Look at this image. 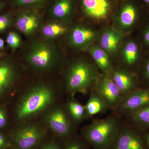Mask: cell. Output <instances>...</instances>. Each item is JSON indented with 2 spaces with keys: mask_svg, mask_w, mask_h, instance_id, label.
Instances as JSON below:
<instances>
[{
  "mask_svg": "<svg viewBox=\"0 0 149 149\" xmlns=\"http://www.w3.org/2000/svg\"><path fill=\"white\" fill-rule=\"evenodd\" d=\"M144 42L146 45H149V27L144 32L143 36Z\"/></svg>",
  "mask_w": 149,
  "mask_h": 149,
  "instance_id": "4dcf8cb0",
  "label": "cell"
},
{
  "mask_svg": "<svg viewBox=\"0 0 149 149\" xmlns=\"http://www.w3.org/2000/svg\"><path fill=\"white\" fill-rule=\"evenodd\" d=\"M72 7L71 0H57L52 8V14L56 18L63 19L69 16Z\"/></svg>",
  "mask_w": 149,
  "mask_h": 149,
  "instance_id": "44dd1931",
  "label": "cell"
},
{
  "mask_svg": "<svg viewBox=\"0 0 149 149\" xmlns=\"http://www.w3.org/2000/svg\"><path fill=\"white\" fill-rule=\"evenodd\" d=\"M39 149H60V147L57 143L51 141L43 144Z\"/></svg>",
  "mask_w": 149,
  "mask_h": 149,
  "instance_id": "4316f807",
  "label": "cell"
},
{
  "mask_svg": "<svg viewBox=\"0 0 149 149\" xmlns=\"http://www.w3.org/2000/svg\"><path fill=\"white\" fill-rule=\"evenodd\" d=\"M118 118L111 116L93 121L83 129V137L95 149H109L120 127Z\"/></svg>",
  "mask_w": 149,
  "mask_h": 149,
  "instance_id": "7a4b0ae2",
  "label": "cell"
},
{
  "mask_svg": "<svg viewBox=\"0 0 149 149\" xmlns=\"http://www.w3.org/2000/svg\"><path fill=\"white\" fill-rule=\"evenodd\" d=\"M15 77V72L10 65L8 63L0 64V94L11 85Z\"/></svg>",
  "mask_w": 149,
  "mask_h": 149,
  "instance_id": "ffe728a7",
  "label": "cell"
},
{
  "mask_svg": "<svg viewBox=\"0 0 149 149\" xmlns=\"http://www.w3.org/2000/svg\"><path fill=\"white\" fill-rule=\"evenodd\" d=\"M4 46V42L3 40L0 38V49H3Z\"/></svg>",
  "mask_w": 149,
  "mask_h": 149,
  "instance_id": "836d02e7",
  "label": "cell"
},
{
  "mask_svg": "<svg viewBox=\"0 0 149 149\" xmlns=\"http://www.w3.org/2000/svg\"><path fill=\"white\" fill-rule=\"evenodd\" d=\"M0 9H1V6H0Z\"/></svg>",
  "mask_w": 149,
  "mask_h": 149,
  "instance_id": "74e56055",
  "label": "cell"
},
{
  "mask_svg": "<svg viewBox=\"0 0 149 149\" xmlns=\"http://www.w3.org/2000/svg\"><path fill=\"white\" fill-rule=\"evenodd\" d=\"M8 26L0 22V31L4 30Z\"/></svg>",
  "mask_w": 149,
  "mask_h": 149,
  "instance_id": "d6a6232c",
  "label": "cell"
},
{
  "mask_svg": "<svg viewBox=\"0 0 149 149\" xmlns=\"http://www.w3.org/2000/svg\"><path fill=\"white\" fill-rule=\"evenodd\" d=\"M67 31L66 27L63 24L57 22H52L44 26L42 33L46 38H53L64 35Z\"/></svg>",
  "mask_w": 149,
  "mask_h": 149,
  "instance_id": "603a6c76",
  "label": "cell"
},
{
  "mask_svg": "<svg viewBox=\"0 0 149 149\" xmlns=\"http://www.w3.org/2000/svg\"><path fill=\"white\" fill-rule=\"evenodd\" d=\"M94 90L109 108H117L124 97L109 74L100 75Z\"/></svg>",
  "mask_w": 149,
  "mask_h": 149,
  "instance_id": "52a82bcc",
  "label": "cell"
},
{
  "mask_svg": "<svg viewBox=\"0 0 149 149\" xmlns=\"http://www.w3.org/2000/svg\"><path fill=\"white\" fill-rule=\"evenodd\" d=\"M90 53L96 65L104 74H110L113 70L109 54L100 47L93 46Z\"/></svg>",
  "mask_w": 149,
  "mask_h": 149,
  "instance_id": "9a60e30c",
  "label": "cell"
},
{
  "mask_svg": "<svg viewBox=\"0 0 149 149\" xmlns=\"http://www.w3.org/2000/svg\"><path fill=\"white\" fill-rule=\"evenodd\" d=\"M7 123V118L3 110L0 109V128L4 127Z\"/></svg>",
  "mask_w": 149,
  "mask_h": 149,
  "instance_id": "f1b7e54d",
  "label": "cell"
},
{
  "mask_svg": "<svg viewBox=\"0 0 149 149\" xmlns=\"http://www.w3.org/2000/svg\"><path fill=\"white\" fill-rule=\"evenodd\" d=\"M3 147L2 146V145H1V144L0 143V149L1 148H3Z\"/></svg>",
  "mask_w": 149,
  "mask_h": 149,
  "instance_id": "d590c367",
  "label": "cell"
},
{
  "mask_svg": "<svg viewBox=\"0 0 149 149\" xmlns=\"http://www.w3.org/2000/svg\"><path fill=\"white\" fill-rule=\"evenodd\" d=\"M45 134V128L40 125H23L14 133V143L19 149H31L42 141Z\"/></svg>",
  "mask_w": 149,
  "mask_h": 149,
  "instance_id": "ba28073f",
  "label": "cell"
},
{
  "mask_svg": "<svg viewBox=\"0 0 149 149\" xmlns=\"http://www.w3.org/2000/svg\"><path fill=\"white\" fill-rule=\"evenodd\" d=\"M149 105V86L139 88L124 96L116 109L119 113L129 115Z\"/></svg>",
  "mask_w": 149,
  "mask_h": 149,
  "instance_id": "9c48e42d",
  "label": "cell"
},
{
  "mask_svg": "<svg viewBox=\"0 0 149 149\" xmlns=\"http://www.w3.org/2000/svg\"><path fill=\"white\" fill-rule=\"evenodd\" d=\"M15 24L17 29L24 35H31L40 29L41 19L37 13L27 12L18 15Z\"/></svg>",
  "mask_w": 149,
  "mask_h": 149,
  "instance_id": "8fae6325",
  "label": "cell"
},
{
  "mask_svg": "<svg viewBox=\"0 0 149 149\" xmlns=\"http://www.w3.org/2000/svg\"><path fill=\"white\" fill-rule=\"evenodd\" d=\"M66 109L72 120L80 122L86 118L85 106L73 100L68 102Z\"/></svg>",
  "mask_w": 149,
  "mask_h": 149,
  "instance_id": "7402d4cb",
  "label": "cell"
},
{
  "mask_svg": "<svg viewBox=\"0 0 149 149\" xmlns=\"http://www.w3.org/2000/svg\"><path fill=\"white\" fill-rule=\"evenodd\" d=\"M82 4L86 15L98 20L106 18L110 9L108 0H83Z\"/></svg>",
  "mask_w": 149,
  "mask_h": 149,
  "instance_id": "7c38bea8",
  "label": "cell"
},
{
  "mask_svg": "<svg viewBox=\"0 0 149 149\" xmlns=\"http://www.w3.org/2000/svg\"><path fill=\"white\" fill-rule=\"evenodd\" d=\"M128 115L136 128L144 132L149 130V105Z\"/></svg>",
  "mask_w": 149,
  "mask_h": 149,
  "instance_id": "d6986e66",
  "label": "cell"
},
{
  "mask_svg": "<svg viewBox=\"0 0 149 149\" xmlns=\"http://www.w3.org/2000/svg\"><path fill=\"white\" fill-rule=\"evenodd\" d=\"M72 120L66 109L59 107L51 109L45 117L49 128L56 135L63 138L68 137L72 133Z\"/></svg>",
  "mask_w": 149,
  "mask_h": 149,
  "instance_id": "8992f818",
  "label": "cell"
},
{
  "mask_svg": "<svg viewBox=\"0 0 149 149\" xmlns=\"http://www.w3.org/2000/svg\"><path fill=\"white\" fill-rule=\"evenodd\" d=\"M58 54L54 47L43 41H36L30 46L26 60L31 66L40 70L50 69L56 64Z\"/></svg>",
  "mask_w": 149,
  "mask_h": 149,
  "instance_id": "277c9868",
  "label": "cell"
},
{
  "mask_svg": "<svg viewBox=\"0 0 149 149\" xmlns=\"http://www.w3.org/2000/svg\"><path fill=\"white\" fill-rule=\"evenodd\" d=\"M109 74L124 96L139 88L138 77L133 72L124 69H113Z\"/></svg>",
  "mask_w": 149,
  "mask_h": 149,
  "instance_id": "30bf717a",
  "label": "cell"
},
{
  "mask_svg": "<svg viewBox=\"0 0 149 149\" xmlns=\"http://www.w3.org/2000/svg\"><path fill=\"white\" fill-rule=\"evenodd\" d=\"M8 45L12 49L18 47L21 43V39L19 35L15 32H10L7 37Z\"/></svg>",
  "mask_w": 149,
  "mask_h": 149,
  "instance_id": "cb8c5ba5",
  "label": "cell"
},
{
  "mask_svg": "<svg viewBox=\"0 0 149 149\" xmlns=\"http://www.w3.org/2000/svg\"><path fill=\"white\" fill-rule=\"evenodd\" d=\"M143 73L145 80L149 85V58L144 65Z\"/></svg>",
  "mask_w": 149,
  "mask_h": 149,
  "instance_id": "83f0119b",
  "label": "cell"
},
{
  "mask_svg": "<svg viewBox=\"0 0 149 149\" xmlns=\"http://www.w3.org/2000/svg\"><path fill=\"white\" fill-rule=\"evenodd\" d=\"M52 89L45 85H37L23 95L17 107V118L23 120L42 112L49 107L54 101Z\"/></svg>",
  "mask_w": 149,
  "mask_h": 149,
  "instance_id": "6da1fadb",
  "label": "cell"
},
{
  "mask_svg": "<svg viewBox=\"0 0 149 149\" xmlns=\"http://www.w3.org/2000/svg\"><path fill=\"white\" fill-rule=\"evenodd\" d=\"M63 149H87L82 142L77 140H72L67 143Z\"/></svg>",
  "mask_w": 149,
  "mask_h": 149,
  "instance_id": "d4e9b609",
  "label": "cell"
},
{
  "mask_svg": "<svg viewBox=\"0 0 149 149\" xmlns=\"http://www.w3.org/2000/svg\"><path fill=\"white\" fill-rule=\"evenodd\" d=\"M95 36V32L93 29L83 26H77L72 30L70 39L72 45L82 48L89 45Z\"/></svg>",
  "mask_w": 149,
  "mask_h": 149,
  "instance_id": "5bb4252c",
  "label": "cell"
},
{
  "mask_svg": "<svg viewBox=\"0 0 149 149\" xmlns=\"http://www.w3.org/2000/svg\"><path fill=\"white\" fill-rule=\"evenodd\" d=\"M122 54L124 63L128 66H133L139 60L140 54L139 46L134 41H129L123 46Z\"/></svg>",
  "mask_w": 149,
  "mask_h": 149,
  "instance_id": "ac0fdd59",
  "label": "cell"
},
{
  "mask_svg": "<svg viewBox=\"0 0 149 149\" xmlns=\"http://www.w3.org/2000/svg\"><path fill=\"white\" fill-rule=\"evenodd\" d=\"M44 1L45 0H16L15 4L17 6H23L34 4Z\"/></svg>",
  "mask_w": 149,
  "mask_h": 149,
  "instance_id": "484cf974",
  "label": "cell"
},
{
  "mask_svg": "<svg viewBox=\"0 0 149 149\" xmlns=\"http://www.w3.org/2000/svg\"><path fill=\"white\" fill-rule=\"evenodd\" d=\"M111 149H148L145 132L136 127L120 126Z\"/></svg>",
  "mask_w": 149,
  "mask_h": 149,
  "instance_id": "5b68a950",
  "label": "cell"
},
{
  "mask_svg": "<svg viewBox=\"0 0 149 149\" xmlns=\"http://www.w3.org/2000/svg\"><path fill=\"white\" fill-rule=\"evenodd\" d=\"M143 1L145 2L148 3H149V0H143Z\"/></svg>",
  "mask_w": 149,
  "mask_h": 149,
  "instance_id": "e575fe53",
  "label": "cell"
},
{
  "mask_svg": "<svg viewBox=\"0 0 149 149\" xmlns=\"http://www.w3.org/2000/svg\"><path fill=\"white\" fill-rule=\"evenodd\" d=\"M97 65L84 61L74 62L66 75L67 90L72 95L77 93L87 94L94 88L100 76Z\"/></svg>",
  "mask_w": 149,
  "mask_h": 149,
  "instance_id": "3957f363",
  "label": "cell"
},
{
  "mask_svg": "<svg viewBox=\"0 0 149 149\" xmlns=\"http://www.w3.org/2000/svg\"><path fill=\"white\" fill-rule=\"evenodd\" d=\"M122 32L118 29L109 28L103 32L100 40V47L109 54H113L117 50L122 40Z\"/></svg>",
  "mask_w": 149,
  "mask_h": 149,
  "instance_id": "4fadbf2b",
  "label": "cell"
},
{
  "mask_svg": "<svg viewBox=\"0 0 149 149\" xmlns=\"http://www.w3.org/2000/svg\"><path fill=\"white\" fill-rule=\"evenodd\" d=\"M86 118L106 111L108 107L95 90L91 93L90 97L85 105Z\"/></svg>",
  "mask_w": 149,
  "mask_h": 149,
  "instance_id": "e0dca14e",
  "label": "cell"
},
{
  "mask_svg": "<svg viewBox=\"0 0 149 149\" xmlns=\"http://www.w3.org/2000/svg\"><path fill=\"white\" fill-rule=\"evenodd\" d=\"M137 12L136 8L131 4L124 6L120 11L116 22L120 29H127L132 27L137 20Z\"/></svg>",
  "mask_w": 149,
  "mask_h": 149,
  "instance_id": "2e32d148",
  "label": "cell"
},
{
  "mask_svg": "<svg viewBox=\"0 0 149 149\" xmlns=\"http://www.w3.org/2000/svg\"><path fill=\"white\" fill-rule=\"evenodd\" d=\"M0 22L8 26L10 22L9 17L7 15H2L0 16Z\"/></svg>",
  "mask_w": 149,
  "mask_h": 149,
  "instance_id": "f546056e",
  "label": "cell"
},
{
  "mask_svg": "<svg viewBox=\"0 0 149 149\" xmlns=\"http://www.w3.org/2000/svg\"><path fill=\"white\" fill-rule=\"evenodd\" d=\"M2 56V54L1 53H0V58Z\"/></svg>",
  "mask_w": 149,
  "mask_h": 149,
  "instance_id": "8d00e7d4",
  "label": "cell"
},
{
  "mask_svg": "<svg viewBox=\"0 0 149 149\" xmlns=\"http://www.w3.org/2000/svg\"><path fill=\"white\" fill-rule=\"evenodd\" d=\"M145 138L146 141L148 149H149V130L145 132Z\"/></svg>",
  "mask_w": 149,
  "mask_h": 149,
  "instance_id": "1f68e13d",
  "label": "cell"
}]
</instances>
